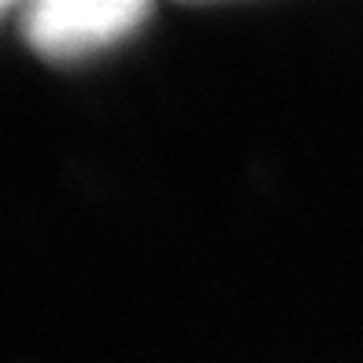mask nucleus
<instances>
[{
    "label": "nucleus",
    "instance_id": "nucleus-1",
    "mask_svg": "<svg viewBox=\"0 0 363 363\" xmlns=\"http://www.w3.org/2000/svg\"><path fill=\"white\" fill-rule=\"evenodd\" d=\"M148 15L141 0H38L23 8V38L45 60L71 63L119 45Z\"/></svg>",
    "mask_w": 363,
    "mask_h": 363
},
{
    "label": "nucleus",
    "instance_id": "nucleus-2",
    "mask_svg": "<svg viewBox=\"0 0 363 363\" xmlns=\"http://www.w3.org/2000/svg\"><path fill=\"white\" fill-rule=\"evenodd\" d=\"M4 11H8V4H0V15H4Z\"/></svg>",
    "mask_w": 363,
    "mask_h": 363
}]
</instances>
